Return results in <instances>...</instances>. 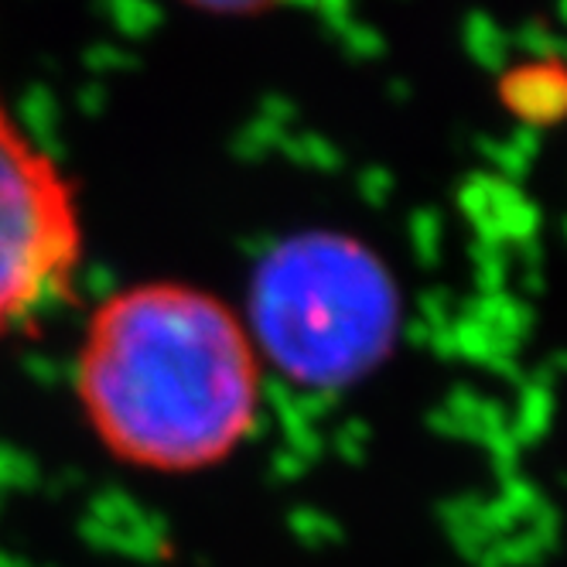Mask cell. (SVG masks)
<instances>
[{"label":"cell","mask_w":567,"mask_h":567,"mask_svg":"<svg viewBox=\"0 0 567 567\" xmlns=\"http://www.w3.org/2000/svg\"><path fill=\"white\" fill-rule=\"evenodd\" d=\"M72 386L110 458L154 475H195L250 441L264 359L247 321L219 295L147 280L93 308Z\"/></svg>","instance_id":"obj_1"},{"label":"cell","mask_w":567,"mask_h":567,"mask_svg":"<svg viewBox=\"0 0 567 567\" xmlns=\"http://www.w3.org/2000/svg\"><path fill=\"white\" fill-rule=\"evenodd\" d=\"M247 329L264 359L315 390L352 386L390 355L400 295L386 264L349 233H295L257 264Z\"/></svg>","instance_id":"obj_2"},{"label":"cell","mask_w":567,"mask_h":567,"mask_svg":"<svg viewBox=\"0 0 567 567\" xmlns=\"http://www.w3.org/2000/svg\"><path fill=\"white\" fill-rule=\"evenodd\" d=\"M83 247L69 175L0 100V342L69 298Z\"/></svg>","instance_id":"obj_3"},{"label":"cell","mask_w":567,"mask_h":567,"mask_svg":"<svg viewBox=\"0 0 567 567\" xmlns=\"http://www.w3.org/2000/svg\"><path fill=\"white\" fill-rule=\"evenodd\" d=\"M182 4L216 18H254V14L277 11L284 4H295V0H182Z\"/></svg>","instance_id":"obj_4"}]
</instances>
